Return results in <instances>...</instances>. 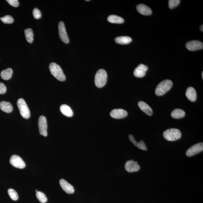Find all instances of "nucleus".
Returning <instances> with one entry per match:
<instances>
[{
    "instance_id": "obj_24",
    "label": "nucleus",
    "mask_w": 203,
    "mask_h": 203,
    "mask_svg": "<svg viewBox=\"0 0 203 203\" xmlns=\"http://www.w3.org/2000/svg\"><path fill=\"white\" fill-rule=\"evenodd\" d=\"M13 71L11 68H7L1 72V76L3 79L8 80L11 79L13 75Z\"/></svg>"
},
{
    "instance_id": "obj_18",
    "label": "nucleus",
    "mask_w": 203,
    "mask_h": 203,
    "mask_svg": "<svg viewBox=\"0 0 203 203\" xmlns=\"http://www.w3.org/2000/svg\"><path fill=\"white\" fill-rule=\"evenodd\" d=\"M60 109L62 113L68 117H71L73 116V112L69 106L63 104L61 106Z\"/></svg>"
},
{
    "instance_id": "obj_10",
    "label": "nucleus",
    "mask_w": 203,
    "mask_h": 203,
    "mask_svg": "<svg viewBox=\"0 0 203 203\" xmlns=\"http://www.w3.org/2000/svg\"><path fill=\"white\" fill-rule=\"evenodd\" d=\"M186 47L190 51H195L203 48V42L199 41L193 40L186 42Z\"/></svg>"
},
{
    "instance_id": "obj_27",
    "label": "nucleus",
    "mask_w": 203,
    "mask_h": 203,
    "mask_svg": "<svg viewBox=\"0 0 203 203\" xmlns=\"http://www.w3.org/2000/svg\"><path fill=\"white\" fill-rule=\"evenodd\" d=\"M9 197L13 201H17L19 198L18 194L14 190L9 189L8 190Z\"/></svg>"
},
{
    "instance_id": "obj_35",
    "label": "nucleus",
    "mask_w": 203,
    "mask_h": 203,
    "mask_svg": "<svg viewBox=\"0 0 203 203\" xmlns=\"http://www.w3.org/2000/svg\"><path fill=\"white\" fill-rule=\"evenodd\" d=\"M36 191V193L37 192H38V191H39L38 190H36V191Z\"/></svg>"
},
{
    "instance_id": "obj_34",
    "label": "nucleus",
    "mask_w": 203,
    "mask_h": 203,
    "mask_svg": "<svg viewBox=\"0 0 203 203\" xmlns=\"http://www.w3.org/2000/svg\"><path fill=\"white\" fill-rule=\"evenodd\" d=\"M202 78L203 79V72H202Z\"/></svg>"
},
{
    "instance_id": "obj_5",
    "label": "nucleus",
    "mask_w": 203,
    "mask_h": 203,
    "mask_svg": "<svg viewBox=\"0 0 203 203\" xmlns=\"http://www.w3.org/2000/svg\"><path fill=\"white\" fill-rule=\"evenodd\" d=\"M17 105L22 117L24 119H29L30 117V112L24 100L22 98L19 99L17 102Z\"/></svg>"
},
{
    "instance_id": "obj_12",
    "label": "nucleus",
    "mask_w": 203,
    "mask_h": 203,
    "mask_svg": "<svg viewBox=\"0 0 203 203\" xmlns=\"http://www.w3.org/2000/svg\"><path fill=\"white\" fill-rule=\"evenodd\" d=\"M110 114L111 117L113 118L120 119L127 117V113L123 109H116L111 111Z\"/></svg>"
},
{
    "instance_id": "obj_33",
    "label": "nucleus",
    "mask_w": 203,
    "mask_h": 203,
    "mask_svg": "<svg viewBox=\"0 0 203 203\" xmlns=\"http://www.w3.org/2000/svg\"><path fill=\"white\" fill-rule=\"evenodd\" d=\"M200 29L201 31L203 32V25H202L201 26V28H200Z\"/></svg>"
},
{
    "instance_id": "obj_4",
    "label": "nucleus",
    "mask_w": 203,
    "mask_h": 203,
    "mask_svg": "<svg viewBox=\"0 0 203 203\" xmlns=\"http://www.w3.org/2000/svg\"><path fill=\"white\" fill-rule=\"evenodd\" d=\"M107 74L105 70L101 69L98 70L95 76V84L97 87L101 88L106 84Z\"/></svg>"
},
{
    "instance_id": "obj_2",
    "label": "nucleus",
    "mask_w": 203,
    "mask_h": 203,
    "mask_svg": "<svg viewBox=\"0 0 203 203\" xmlns=\"http://www.w3.org/2000/svg\"><path fill=\"white\" fill-rule=\"evenodd\" d=\"M50 71L52 75L61 81H65V76L61 68L56 63H51L49 66Z\"/></svg>"
},
{
    "instance_id": "obj_1",
    "label": "nucleus",
    "mask_w": 203,
    "mask_h": 203,
    "mask_svg": "<svg viewBox=\"0 0 203 203\" xmlns=\"http://www.w3.org/2000/svg\"><path fill=\"white\" fill-rule=\"evenodd\" d=\"M173 86V83L171 80H164L159 83L155 90V94L158 96H163L170 90Z\"/></svg>"
},
{
    "instance_id": "obj_25",
    "label": "nucleus",
    "mask_w": 203,
    "mask_h": 203,
    "mask_svg": "<svg viewBox=\"0 0 203 203\" xmlns=\"http://www.w3.org/2000/svg\"><path fill=\"white\" fill-rule=\"evenodd\" d=\"M26 39L29 43H32L34 40V33L31 29L28 28L24 30Z\"/></svg>"
},
{
    "instance_id": "obj_21",
    "label": "nucleus",
    "mask_w": 203,
    "mask_h": 203,
    "mask_svg": "<svg viewBox=\"0 0 203 203\" xmlns=\"http://www.w3.org/2000/svg\"><path fill=\"white\" fill-rule=\"evenodd\" d=\"M108 20L112 24H122L124 22V20L120 16L111 15L108 17Z\"/></svg>"
},
{
    "instance_id": "obj_29",
    "label": "nucleus",
    "mask_w": 203,
    "mask_h": 203,
    "mask_svg": "<svg viewBox=\"0 0 203 203\" xmlns=\"http://www.w3.org/2000/svg\"><path fill=\"white\" fill-rule=\"evenodd\" d=\"M179 0H169L168 1V6L170 9H173L180 4Z\"/></svg>"
},
{
    "instance_id": "obj_7",
    "label": "nucleus",
    "mask_w": 203,
    "mask_h": 203,
    "mask_svg": "<svg viewBox=\"0 0 203 203\" xmlns=\"http://www.w3.org/2000/svg\"><path fill=\"white\" fill-rule=\"evenodd\" d=\"M10 163L15 168H25L26 164L24 160L18 155H13L10 159Z\"/></svg>"
},
{
    "instance_id": "obj_11",
    "label": "nucleus",
    "mask_w": 203,
    "mask_h": 203,
    "mask_svg": "<svg viewBox=\"0 0 203 203\" xmlns=\"http://www.w3.org/2000/svg\"><path fill=\"white\" fill-rule=\"evenodd\" d=\"M125 169L129 172H134L140 169V167L137 162L133 160H129L126 162L125 166Z\"/></svg>"
},
{
    "instance_id": "obj_26",
    "label": "nucleus",
    "mask_w": 203,
    "mask_h": 203,
    "mask_svg": "<svg viewBox=\"0 0 203 203\" xmlns=\"http://www.w3.org/2000/svg\"><path fill=\"white\" fill-rule=\"evenodd\" d=\"M36 196L38 199L42 203H45L47 202V199L45 194L41 191L36 193Z\"/></svg>"
},
{
    "instance_id": "obj_3",
    "label": "nucleus",
    "mask_w": 203,
    "mask_h": 203,
    "mask_svg": "<svg viewBox=\"0 0 203 203\" xmlns=\"http://www.w3.org/2000/svg\"><path fill=\"white\" fill-rule=\"evenodd\" d=\"M181 133L179 129L171 128L167 129L163 133V137L169 141H175L179 140L181 137Z\"/></svg>"
},
{
    "instance_id": "obj_14",
    "label": "nucleus",
    "mask_w": 203,
    "mask_h": 203,
    "mask_svg": "<svg viewBox=\"0 0 203 203\" xmlns=\"http://www.w3.org/2000/svg\"><path fill=\"white\" fill-rule=\"evenodd\" d=\"M60 184L62 189L67 194H71L74 192L75 189L73 186L64 179H61Z\"/></svg>"
},
{
    "instance_id": "obj_32",
    "label": "nucleus",
    "mask_w": 203,
    "mask_h": 203,
    "mask_svg": "<svg viewBox=\"0 0 203 203\" xmlns=\"http://www.w3.org/2000/svg\"><path fill=\"white\" fill-rule=\"evenodd\" d=\"M6 91V87L4 83H0V94H4Z\"/></svg>"
},
{
    "instance_id": "obj_31",
    "label": "nucleus",
    "mask_w": 203,
    "mask_h": 203,
    "mask_svg": "<svg viewBox=\"0 0 203 203\" xmlns=\"http://www.w3.org/2000/svg\"><path fill=\"white\" fill-rule=\"evenodd\" d=\"M6 1L13 7H17L19 6V2L18 0H7Z\"/></svg>"
},
{
    "instance_id": "obj_15",
    "label": "nucleus",
    "mask_w": 203,
    "mask_h": 203,
    "mask_svg": "<svg viewBox=\"0 0 203 203\" xmlns=\"http://www.w3.org/2000/svg\"><path fill=\"white\" fill-rule=\"evenodd\" d=\"M137 9L139 13L143 15H150L152 13L151 9L145 4H140L137 5Z\"/></svg>"
},
{
    "instance_id": "obj_36",
    "label": "nucleus",
    "mask_w": 203,
    "mask_h": 203,
    "mask_svg": "<svg viewBox=\"0 0 203 203\" xmlns=\"http://www.w3.org/2000/svg\"><path fill=\"white\" fill-rule=\"evenodd\" d=\"M86 1H90V0H88V1H87V0H86Z\"/></svg>"
},
{
    "instance_id": "obj_17",
    "label": "nucleus",
    "mask_w": 203,
    "mask_h": 203,
    "mask_svg": "<svg viewBox=\"0 0 203 203\" xmlns=\"http://www.w3.org/2000/svg\"><path fill=\"white\" fill-rule=\"evenodd\" d=\"M186 96L188 99L191 102H194L197 98V94L196 90L194 88L189 87L186 89Z\"/></svg>"
},
{
    "instance_id": "obj_6",
    "label": "nucleus",
    "mask_w": 203,
    "mask_h": 203,
    "mask_svg": "<svg viewBox=\"0 0 203 203\" xmlns=\"http://www.w3.org/2000/svg\"><path fill=\"white\" fill-rule=\"evenodd\" d=\"M39 132L41 135L46 137L47 135V125L46 118L43 116H40L38 121Z\"/></svg>"
},
{
    "instance_id": "obj_19",
    "label": "nucleus",
    "mask_w": 203,
    "mask_h": 203,
    "mask_svg": "<svg viewBox=\"0 0 203 203\" xmlns=\"http://www.w3.org/2000/svg\"><path fill=\"white\" fill-rule=\"evenodd\" d=\"M0 109L6 113H11L13 110V106L11 103L4 101H2L0 103Z\"/></svg>"
},
{
    "instance_id": "obj_22",
    "label": "nucleus",
    "mask_w": 203,
    "mask_h": 203,
    "mask_svg": "<svg viewBox=\"0 0 203 203\" xmlns=\"http://www.w3.org/2000/svg\"><path fill=\"white\" fill-rule=\"evenodd\" d=\"M132 39L128 36H120L115 39L116 43L120 45H127L132 42Z\"/></svg>"
},
{
    "instance_id": "obj_20",
    "label": "nucleus",
    "mask_w": 203,
    "mask_h": 203,
    "mask_svg": "<svg viewBox=\"0 0 203 203\" xmlns=\"http://www.w3.org/2000/svg\"><path fill=\"white\" fill-rule=\"evenodd\" d=\"M129 139H130L131 142L133 143L134 145L138 147L139 149L143 150H147V148L145 142L141 140L139 143L137 142L135 140L133 135H130L129 136Z\"/></svg>"
},
{
    "instance_id": "obj_16",
    "label": "nucleus",
    "mask_w": 203,
    "mask_h": 203,
    "mask_svg": "<svg viewBox=\"0 0 203 203\" xmlns=\"http://www.w3.org/2000/svg\"><path fill=\"white\" fill-rule=\"evenodd\" d=\"M138 105L141 110L148 116H151L153 114V111L150 106L143 101H140Z\"/></svg>"
},
{
    "instance_id": "obj_23",
    "label": "nucleus",
    "mask_w": 203,
    "mask_h": 203,
    "mask_svg": "<svg viewBox=\"0 0 203 203\" xmlns=\"http://www.w3.org/2000/svg\"><path fill=\"white\" fill-rule=\"evenodd\" d=\"M172 117L173 118L178 119L184 117L186 113L184 110L180 109H176L172 111L171 114Z\"/></svg>"
},
{
    "instance_id": "obj_13",
    "label": "nucleus",
    "mask_w": 203,
    "mask_h": 203,
    "mask_svg": "<svg viewBox=\"0 0 203 203\" xmlns=\"http://www.w3.org/2000/svg\"><path fill=\"white\" fill-rule=\"evenodd\" d=\"M148 69V67L143 64H140L135 68L134 72V76L137 78H142L145 76Z\"/></svg>"
},
{
    "instance_id": "obj_8",
    "label": "nucleus",
    "mask_w": 203,
    "mask_h": 203,
    "mask_svg": "<svg viewBox=\"0 0 203 203\" xmlns=\"http://www.w3.org/2000/svg\"><path fill=\"white\" fill-rule=\"evenodd\" d=\"M203 143H199L192 146L186 150V155L188 157H192L203 151Z\"/></svg>"
},
{
    "instance_id": "obj_9",
    "label": "nucleus",
    "mask_w": 203,
    "mask_h": 203,
    "mask_svg": "<svg viewBox=\"0 0 203 203\" xmlns=\"http://www.w3.org/2000/svg\"><path fill=\"white\" fill-rule=\"evenodd\" d=\"M58 31L60 38L62 41L65 44L69 43V39L65 29V24L63 22L59 23Z\"/></svg>"
},
{
    "instance_id": "obj_28",
    "label": "nucleus",
    "mask_w": 203,
    "mask_h": 203,
    "mask_svg": "<svg viewBox=\"0 0 203 203\" xmlns=\"http://www.w3.org/2000/svg\"><path fill=\"white\" fill-rule=\"evenodd\" d=\"M0 20L4 24H11L14 22V19L12 16L6 15L3 17H0Z\"/></svg>"
},
{
    "instance_id": "obj_30",
    "label": "nucleus",
    "mask_w": 203,
    "mask_h": 203,
    "mask_svg": "<svg viewBox=\"0 0 203 203\" xmlns=\"http://www.w3.org/2000/svg\"><path fill=\"white\" fill-rule=\"evenodd\" d=\"M33 15L34 18L38 19H40L42 17L41 13L40 10L35 8L33 11Z\"/></svg>"
}]
</instances>
